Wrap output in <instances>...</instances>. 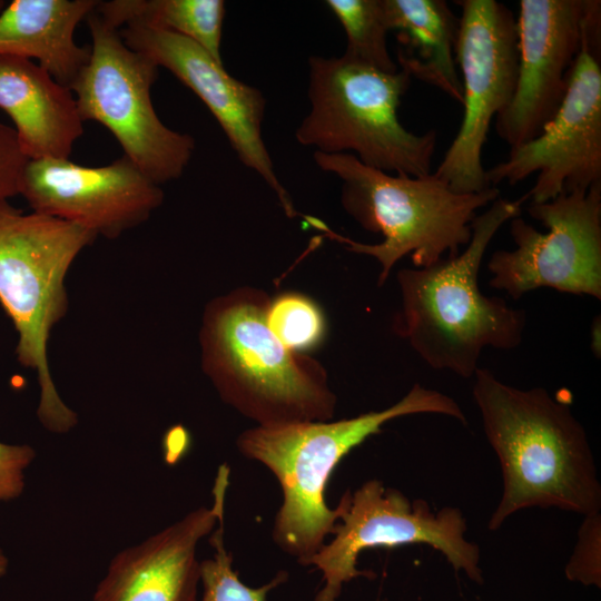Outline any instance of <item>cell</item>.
<instances>
[{
    "instance_id": "1",
    "label": "cell",
    "mask_w": 601,
    "mask_h": 601,
    "mask_svg": "<svg viewBox=\"0 0 601 601\" xmlns=\"http://www.w3.org/2000/svg\"><path fill=\"white\" fill-rule=\"evenodd\" d=\"M472 395L497 456L503 492L487 526L499 530L530 508L583 516L601 510V484L588 434L569 404L543 387L519 388L479 367Z\"/></svg>"
},
{
    "instance_id": "2",
    "label": "cell",
    "mask_w": 601,
    "mask_h": 601,
    "mask_svg": "<svg viewBox=\"0 0 601 601\" xmlns=\"http://www.w3.org/2000/svg\"><path fill=\"white\" fill-rule=\"evenodd\" d=\"M523 203L499 197L474 218L471 239L457 256L398 270L401 306L392 328L431 368L471 378L485 348L509 351L521 344L525 311L484 295L479 273L491 240L521 215Z\"/></svg>"
},
{
    "instance_id": "3",
    "label": "cell",
    "mask_w": 601,
    "mask_h": 601,
    "mask_svg": "<svg viewBox=\"0 0 601 601\" xmlns=\"http://www.w3.org/2000/svg\"><path fill=\"white\" fill-rule=\"evenodd\" d=\"M440 414L466 425V416L451 396L414 384L395 404L382 411L325 422L255 426L242 432L239 453L266 466L279 483L283 502L275 515L272 538L286 554L305 565L334 534L347 501V490L335 509L325 491L336 466L354 447L382 432L397 417Z\"/></svg>"
},
{
    "instance_id": "4",
    "label": "cell",
    "mask_w": 601,
    "mask_h": 601,
    "mask_svg": "<svg viewBox=\"0 0 601 601\" xmlns=\"http://www.w3.org/2000/svg\"><path fill=\"white\" fill-rule=\"evenodd\" d=\"M269 296L240 287L211 299L199 333L201 367L220 398L256 426L331 421L337 397L315 358L267 324Z\"/></svg>"
},
{
    "instance_id": "5",
    "label": "cell",
    "mask_w": 601,
    "mask_h": 601,
    "mask_svg": "<svg viewBox=\"0 0 601 601\" xmlns=\"http://www.w3.org/2000/svg\"><path fill=\"white\" fill-rule=\"evenodd\" d=\"M314 160L322 170L341 179L344 210L365 230L382 234L383 240L358 243L335 234L319 219L306 220L347 250L374 257L381 266L378 286L385 284L394 265L407 255L416 267L457 256L471 239L477 210L500 197L497 187L459 194L433 174H390L362 164L351 154L314 151Z\"/></svg>"
},
{
    "instance_id": "6",
    "label": "cell",
    "mask_w": 601,
    "mask_h": 601,
    "mask_svg": "<svg viewBox=\"0 0 601 601\" xmlns=\"http://www.w3.org/2000/svg\"><path fill=\"white\" fill-rule=\"evenodd\" d=\"M404 70L388 73L341 57L308 58L309 110L295 138L323 154H351L395 175L432 174L437 132L406 129L397 109L410 87Z\"/></svg>"
},
{
    "instance_id": "7",
    "label": "cell",
    "mask_w": 601,
    "mask_h": 601,
    "mask_svg": "<svg viewBox=\"0 0 601 601\" xmlns=\"http://www.w3.org/2000/svg\"><path fill=\"white\" fill-rule=\"evenodd\" d=\"M97 235L77 224L0 200V303L18 332L17 356L37 372L38 417L53 433L76 426L77 414L53 384L48 341L68 308L65 277L77 255Z\"/></svg>"
},
{
    "instance_id": "8",
    "label": "cell",
    "mask_w": 601,
    "mask_h": 601,
    "mask_svg": "<svg viewBox=\"0 0 601 601\" xmlns=\"http://www.w3.org/2000/svg\"><path fill=\"white\" fill-rule=\"evenodd\" d=\"M86 20L90 57L70 86L80 118L106 127L124 156L156 184L179 178L193 157L195 139L170 129L156 114L150 89L159 67L130 49L96 9Z\"/></svg>"
},
{
    "instance_id": "9",
    "label": "cell",
    "mask_w": 601,
    "mask_h": 601,
    "mask_svg": "<svg viewBox=\"0 0 601 601\" xmlns=\"http://www.w3.org/2000/svg\"><path fill=\"white\" fill-rule=\"evenodd\" d=\"M466 520L460 509L434 511L423 499L411 500L380 480L364 482L347 501L331 542L307 562L322 572L314 601H337L344 584L372 573L357 568L358 555L372 548L427 544L440 551L456 572L482 584L481 551L465 538Z\"/></svg>"
},
{
    "instance_id": "10",
    "label": "cell",
    "mask_w": 601,
    "mask_h": 601,
    "mask_svg": "<svg viewBox=\"0 0 601 601\" xmlns=\"http://www.w3.org/2000/svg\"><path fill=\"white\" fill-rule=\"evenodd\" d=\"M455 48L463 88V118L433 175L459 194L491 188L482 150L491 122L511 102L518 80L516 17L495 0H457Z\"/></svg>"
},
{
    "instance_id": "11",
    "label": "cell",
    "mask_w": 601,
    "mask_h": 601,
    "mask_svg": "<svg viewBox=\"0 0 601 601\" xmlns=\"http://www.w3.org/2000/svg\"><path fill=\"white\" fill-rule=\"evenodd\" d=\"M541 233L521 216L511 219L512 250L492 254L489 285L513 299L541 287L601 299V186L528 206Z\"/></svg>"
},
{
    "instance_id": "12",
    "label": "cell",
    "mask_w": 601,
    "mask_h": 601,
    "mask_svg": "<svg viewBox=\"0 0 601 601\" xmlns=\"http://www.w3.org/2000/svg\"><path fill=\"white\" fill-rule=\"evenodd\" d=\"M600 49L601 18L587 30L558 112L536 138L511 148L504 161L486 170L491 187L513 186L538 173L522 199L540 204L601 186Z\"/></svg>"
},
{
    "instance_id": "13",
    "label": "cell",
    "mask_w": 601,
    "mask_h": 601,
    "mask_svg": "<svg viewBox=\"0 0 601 601\" xmlns=\"http://www.w3.org/2000/svg\"><path fill=\"white\" fill-rule=\"evenodd\" d=\"M516 18L518 80L509 106L495 117L497 136L519 147L536 138L565 97L599 0H521Z\"/></svg>"
},
{
    "instance_id": "14",
    "label": "cell",
    "mask_w": 601,
    "mask_h": 601,
    "mask_svg": "<svg viewBox=\"0 0 601 601\" xmlns=\"http://www.w3.org/2000/svg\"><path fill=\"white\" fill-rule=\"evenodd\" d=\"M132 50L168 69L207 106L244 166L258 174L276 195L288 218L298 215L287 189L278 179L262 136L266 99L253 86L230 76L191 40L139 22L119 30Z\"/></svg>"
},
{
    "instance_id": "15",
    "label": "cell",
    "mask_w": 601,
    "mask_h": 601,
    "mask_svg": "<svg viewBox=\"0 0 601 601\" xmlns=\"http://www.w3.org/2000/svg\"><path fill=\"white\" fill-rule=\"evenodd\" d=\"M32 211L116 238L146 221L164 201L160 185L124 155L98 167L68 159H29L20 194Z\"/></svg>"
},
{
    "instance_id": "16",
    "label": "cell",
    "mask_w": 601,
    "mask_h": 601,
    "mask_svg": "<svg viewBox=\"0 0 601 601\" xmlns=\"http://www.w3.org/2000/svg\"><path fill=\"white\" fill-rule=\"evenodd\" d=\"M230 469L219 465L210 508L199 506L140 544L119 552L92 601H199V541L225 513Z\"/></svg>"
},
{
    "instance_id": "17",
    "label": "cell",
    "mask_w": 601,
    "mask_h": 601,
    "mask_svg": "<svg viewBox=\"0 0 601 601\" xmlns=\"http://www.w3.org/2000/svg\"><path fill=\"white\" fill-rule=\"evenodd\" d=\"M0 109L28 159H68L83 134L71 89L29 59L0 55Z\"/></svg>"
},
{
    "instance_id": "18",
    "label": "cell",
    "mask_w": 601,
    "mask_h": 601,
    "mask_svg": "<svg viewBox=\"0 0 601 601\" xmlns=\"http://www.w3.org/2000/svg\"><path fill=\"white\" fill-rule=\"evenodd\" d=\"M97 0H14L0 12V55L36 59L69 87L88 62L90 47L76 43L75 31Z\"/></svg>"
},
{
    "instance_id": "19",
    "label": "cell",
    "mask_w": 601,
    "mask_h": 601,
    "mask_svg": "<svg viewBox=\"0 0 601 601\" xmlns=\"http://www.w3.org/2000/svg\"><path fill=\"white\" fill-rule=\"evenodd\" d=\"M390 31L400 48L397 61L416 78L463 101L455 48L459 17L444 0H383Z\"/></svg>"
},
{
    "instance_id": "20",
    "label": "cell",
    "mask_w": 601,
    "mask_h": 601,
    "mask_svg": "<svg viewBox=\"0 0 601 601\" xmlns=\"http://www.w3.org/2000/svg\"><path fill=\"white\" fill-rule=\"evenodd\" d=\"M96 12L112 28L139 22L187 38L221 60L225 18L223 0H111L99 1Z\"/></svg>"
},
{
    "instance_id": "21",
    "label": "cell",
    "mask_w": 601,
    "mask_h": 601,
    "mask_svg": "<svg viewBox=\"0 0 601 601\" xmlns=\"http://www.w3.org/2000/svg\"><path fill=\"white\" fill-rule=\"evenodd\" d=\"M325 4L346 35L344 57L383 72L400 69L387 47L390 28L383 0H327Z\"/></svg>"
},
{
    "instance_id": "22",
    "label": "cell",
    "mask_w": 601,
    "mask_h": 601,
    "mask_svg": "<svg viewBox=\"0 0 601 601\" xmlns=\"http://www.w3.org/2000/svg\"><path fill=\"white\" fill-rule=\"evenodd\" d=\"M209 542L215 554L211 559L200 561L203 595L199 601H267L270 591L288 580V572L280 570L260 587L252 588L243 583L233 568V555L225 548L224 518L213 530Z\"/></svg>"
},
{
    "instance_id": "23",
    "label": "cell",
    "mask_w": 601,
    "mask_h": 601,
    "mask_svg": "<svg viewBox=\"0 0 601 601\" xmlns=\"http://www.w3.org/2000/svg\"><path fill=\"white\" fill-rule=\"evenodd\" d=\"M267 324L276 337L289 349L303 353L317 346L325 335V318L309 297L288 292L270 299Z\"/></svg>"
},
{
    "instance_id": "24",
    "label": "cell",
    "mask_w": 601,
    "mask_h": 601,
    "mask_svg": "<svg viewBox=\"0 0 601 601\" xmlns=\"http://www.w3.org/2000/svg\"><path fill=\"white\" fill-rule=\"evenodd\" d=\"M601 515L584 516L578 532V542L565 566L570 581L583 585L601 587Z\"/></svg>"
},
{
    "instance_id": "25",
    "label": "cell",
    "mask_w": 601,
    "mask_h": 601,
    "mask_svg": "<svg viewBox=\"0 0 601 601\" xmlns=\"http://www.w3.org/2000/svg\"><path fill=\"white\" fill-rule=\"evenodd\" d=\"M28 160L14 129L0 122V200L20 194L21 177Z\"/></svg>"
},
{
    "instance_id": "26",
    "label": "cell",
    "mask_w": 601,
    "mask_h": 601,
    "mask_svg": "<svg viewBox=\"0 0 601 601\" xmlns=\"http://www.w3.org/2000/svg\"><path fill=\"white\" fill-rule=\"evenodd\" d=\"M29 445H11L0 442V501L18 497L24 487V470L35 459Z\"/></svg>"
},
{
    "instance_id": "27",
    "label": "cell",
    "mask_w": 601,
    "mask_h": 601,
    "mask_svg": "<svg viewBox=\"0 0 601 601\" xmlns=\"http://www.w3.org/2000/svg\"><path fill=\"white\" fill-rule=\"evenodd\" d=\"M600 317L594 318L592 325V341L591 347L595 356L600 357L601 346H600Z\"/></svg>"
},
{
    "instance_id": "28",
    "label": "cell",
    "mask_w": 601,
    "mask_h": 601,
    "mask_svg": "<svg viewBox=\"0 0 601 601\" xmlns=\"http://www.w3.org/2000/svg\"><path fill=\"white\" fill-rule=\"evenodd\" d=\"M8 566V560L3 552L0 550V578L6 573Z\"/></svg>"
},
{
    "instance_id": "29",
    "label": "cell",
    "mask_w": 601,
    "mask_h": 601,
    "mask_svg": "<svg viewBox=\"0 0 601 601\" xmlns=\"http://www.w3.org/2000/svg\"><path fill=\"white\" fill-rule=\"evenodd\" d=\"M4 7H6L4 1L0 0V12L3 10Z\"/></svg>"
}]
</instances>
